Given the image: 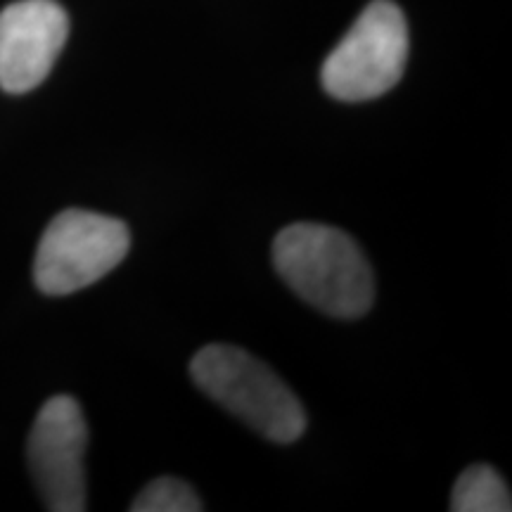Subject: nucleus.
<instances>
[{"label":"nucleus","instance_id":"0eeeda50","mask_svg":"<svg viewBox=\"0 0 512 512\" xmlns=\"http://www.w3.org/2000/svg\"><path fill=\"white\" fill-rule=\"evenodd\" d=\"M453 512H510L508 484L491 465H472L460 472L451 494Z\"/></svg>","mask_w":512,"mask_h":512},{"label":"nucleus","instance_id":"7ed1b4c3","mask_svg":"<svg viewBox=\"0 0 512 512\" xmlns=\"http://www.w3.org/2000/svg\"><path fill=\"white\" fill-rule=\"evenodd\" d=\"M406 62V17L392 0H373L328 55L320 81L335 100L366 102L392 91Z\"/></svg>","mask_w":512,"mask_h":512},{"label":"nucleus","instance_id":"20e7f679","mask_svg":"<svg viewBox=\"0 0 512 512\" xmlns=\"http://www.w3.org/2000/svg\"><path fill=\"white\" fill-rule=\"evenodd\" d=\"M131 233L114 216L86 209L57 214L38 242L34 283L43 294L64 297L98 283L126 259Z\"/></svg>","mask_w":512,"mask_h":512},{"label":"nucleus","instance_id":"f03ea898","mask_svg":"<svg viewBox=\"0 0 512 512\" xmlns=\"http://www.w3.org/2000/svg\"><path fill=\"white\" fill-rule=\"evenodd\" d=\"M197 387L275 444H292L306 430V411L280 375L230 344H209L190 363Z\"/></svg>","mask_w":512,"mask_h":512},{"label":"nucleus","instance_id":"f257e3e1","mask_svg":"<svg viewBox=\"0 0 512 512\" xmlns=\"http://www.w3.org/2000/svg\"><path fill=\"white\" fill-rule=\"evenodd\" d=\"M273 266L306 304L332 318H361L375 302V278L358 242L325 223H292L273 242Z\"/></svg>","mask_w":512,"mask_h":512},{"label":"nucleus","instance_id":"39448f33","mask_svg":"<svg viewBox=\"0 0 512 512\" xmlns=\"http://www.w3.org/2000/svg\"><path fill=\"white\" fill-rule=\"evenodd\" d=\"M86 446L88 427L76 399L60 394L43 403L31 427L27 458L48 510H86Z\"/></svg>","mask_w":512,"mask_h":512},{"label":"nucleus","instance_id":"423d86ee","mask_svg":"<svg viewBox=\"0 0 512 512\" xmlns=\"http://www.w3.org/2000/svg\"><path fill=\"white\" fill-rule=\"evenodd\" d=\"M69 36V17L55 0H17L0 10V88L22 95L48 79Z\"/></svg>","mask_w":512,"mask_h":512},{"label":"nucleus","instance_id":"6e6552de","mask_svg":"<svg viewBox=\"0 0 512 512\" xmlns=\"http://www.w3.org/2000/svg\"><path fill=\"white\" fill-rule=\"evenodd\" d=\"M202 498L188 482L176 477H159L150 482L131 503V512H200Z\"/></svg>","mask_w":512,"mask_h":512}]
</instances>
